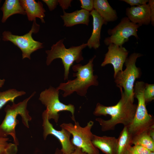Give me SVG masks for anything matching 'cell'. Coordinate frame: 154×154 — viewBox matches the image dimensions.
<instances>
[{
  "mask_svg": "<svg viewBox=\"0 0 154 154\" xmlns=\"http://www.w3.org/2000/svg\"><path fill=\"white\" fill-rule=\"evenodd\" d=\"M3 15L1 22L4 23L11 16L16 14L26 15V12L18 0H6L1 8Z\"/></svg>",
  "mask_w": 154,
  "mask_h": 154,
  "instance_id": "19",
  "label": "cell"
},
{
  "mask_svg": "<svg viewBox=\"0 0 154 154\" xmlns=\"http://www.w3.org/2000/svg\"><path fill=\"white\" fill-rule=\"evenodd\" d=\"M5 80L4 79H0V88L1 87L3 86L5 83Z\"/></svg>",
  "mask_w": 154,
  "mask_h": 154,
  "instance_id": "34",
  "label": "cell"
},
{
  "mask_svg": "<svg viewBox=\"0 0 154 154\" xmlns=\"http://www.w3.org/2000/svg\"><path fill=\"white\" fill-rule=\"evenodd\" d=\"M150 150L142 146L134 145L131 146L129 151V154H149Z\"/></svg>",
  "mask_w": 154,
  "mask_h": 154,
  "instance_id": "25",
  "label": "cell"
},
{
  "mask_svg": "<svg viewBox=\"0 0 154 154\" xmlns=\"http://www.w3.org/2000/svg\"><path fill=\"white\" fill-rule=\"evenodd\" d=\"M132 136L129 132L128 126H124L118 137L116 154H129L132 146Z\"/></svg>",
  "mask_w": 154,
  "mask_h": 154,
  "instance_id": "20",
  "label": "cell"
},
{
  "mask_svg": "<svg viewBox=\"0 0 154 154\" xmlns=\"http://www.w3.org/2000/svg\"><path fill=\"white\" fill-rule=\"evenodd\" d=\"M147 132L149 136L154 141V125H152L148 129Z\"/></svg>",
  "mask_w": 154,
  "mask_h": 154,
  "instance_id": "31",
  "label": "cell"
},
{
  "mask_svg": "<svg viewBox=\"0 0 154 154\" xmlns=\"http://www.w3.org/2000/svg\"><path fill=\"white\" fill-rule=\"evenodd\" d=\"M94 9L107 24L117 18L116 12L111 6L107 0H94Z\"/></svg>",
  "mask_w": 154,
  "mask_h": 154,
  "instance_id": "18",
  "label": "cell"
},
{
  "mask_svg": "<svg viewBox=\"0 0 154 154\" xmlns=\"http://www.w3.org/2000/svg\"><path fill=\"white\" fill-rule=\"evenodd\" d=\"M20 3L25 10L28 19L31 21L40 18L42 23H45L44 17L46 11L40 1L37 2L35 0H20Z\"/></svg>",
  "mask_w": 154,
  "mask_h": 154,
  "instance_id": "14",
  "label": "cell"
},
{
  "mask_svg": "<svg viewBox=\"0 0 154 154\" xmlns=\"http://www.w3.org/2000/svg\"><path fill=\"white\" fill-rule=\"evenodd\" d=\"M94 124V121H90L85 127H82L78 122L76 121L74 124L71 123H63L60 126L66 129L72 135L71 141L76 147L81 149L87 154H101L92 142L94 134L91 129Z\"/></svg>",
  "mask_w": 154,
  "mask_h": 154,
  "instance_id": "6",
  "label": "cell"
},
{
  "mask_svg": "<svg viewBox=\"0 0 154 154\" xmlns=\"http://www.w3.org/2000/svg\"><path fill=\"white\" fill-rule=\"evenodd\" d=\"M96 57L95 55L85 65L78 64L72 66V69L76 72L73 74V76L76 77V78L68 80L66 83H61L56 88L58 90L64 92L62 94L63 97H66L74 92L80 96H84L89 87L98 85V77L93 74V62Z\"/></svg>",
  "mask_w": 154,
  "mask_h": 154,
  "instance_id": "2",
  "label": "cell"
},
{
  "mask_svg": "<svg viewBox=\"0 0 154 154\" xmlns=\"http://www.w3.org/2000/svg\"><path fill=\"white\" fill-rule=\"evenodd\" d=\"M42 1L46 4L50 11L54 10L58 4L57 0H42Z\"/></svg>",
  "mask_w": 154,
  "mask_h": 154,
  "instance_id": "28",
  "label": "cell"
},
{
  "mask_svg": "<svg viewBox=\"0 0 154 154\" xmlns=\"http://www.w3.org/2000/svg\"><path fill=\"white\" fill-rule=\"evenodd\" d=\"M141 26L131 22L127 17H124L114 28L109 29L108 33L110 36L105 38L104 43L106 45L113 44L120 46L127 42L131 36L137 39V31Z\"/></svg>",
  "mask_w": 154,
  "mask_h": 154,
  "instance_id": "10",
  "label": "cell"
},
{
  "mask_svg": "<svg viewBox=\"0 0 154 154\" xmlns=\"http://www.w3.org/2000/svg\"><path fill=\"white\" fill-rule=\"evenodd\" d=\"M25 94V92L23 91H19L15 89H10L3 92H0V109L8 102L11 101L13 103L16 98Z\"/></svg>",
  "mask_w": 154,
  "mask_h": 154,
  "instance_id": "22",
  "label": "cell"
},
{
  "mask_svg": "<svg viewBox=\"0 0 154 154\" xmlns=\"http://www.w3.org/2000/svg\"><path fill=\"white\" fill-rule=\"evenodd\" d=\"M35 93L36 92H34L29 97L17 104L13 103L11 106H6L5 109V116L0 125V137H6L10 135L13 138L14 143L17 145H19L15 129L16 125L19 123L17 117L20 115L24 125L27 128L29 127V122L31 121L32 117L27 109V103Z\"/></svg>",
  "mask_w": 154,
  "mask_h": 154,
  "instance_id": "3",
  "label": "cell"
},
{
  "mask_svg": "<svg viewBox=\"0 0 154 154\" xmlns=\"http://www.w3.org/2000/svg\"><path fill=\"white\" fill-rule=\"evenodd\" d=\"M64 39H61L53 44L50 50L46 51L47 55L46 64H50L54 59L60 58L63 65L64 72V80L68 78L69 70L74 62L79 63L83 60L82 50L87 46L86 43H83L77 46H72L66 48L63 43Z\"/></svg>",
  "mask_w": 154,
  "mask_h": 154,
  "instance_id": "4",
  "label": "cell"
},
{
  "mask_svg": "<svg viewBox=\"0 0 154 154\" xmlns=\"http://www.w3.org/2000/svg\"><path fill=\"white\" fill-rule=\"evenodd\" d=\"M1 0H0V3H1Z\"/></svg>",
  "mask_w": 154,
  "mask_h": 154,
  "instance_id": "36",
  "label": "cell"
},
{
  "mask_svg": "<svg viewBox=\"0 0 154 154\" xmlns=\"http://www.w3.org/2000/svg\"><path fill=\"white\" fill-rule=\"evenodd\" d=\"M58 4L63 11L68 9L69 7H71L72 0H58Z\"/></svg>",
  "mask_w": 154,
  "mask_h": 154,
  "instance_id": "30",
  "label": "cell"
},
{
  "mask_svg": "<svg viewBox=\"0 0 154 154\" xmlns=\"http://www.w3.org/2000/svg\"><path fill=\"white\" fill-rule=\"evenodd\" d=\"M39 28L40 25L35 20L31 29L27 33L19 36L13 35L9 31H5L2 34V40L10 41L19 47L22 52L23 59L27 58L31 59V55L33 52L43 47L42 43L35 40L32 37V33H37Z\"/></svg>",
  "mask_w": 154,
  "mask_h": 154,
  "instance_id": "9",
  "label": "cell"
},
{
  "mask_svg": "<svg viewBox=\"0 0 154 154\" xmlns=\"http://www.w3.org/2000/svg\"><path fill=\"white\" fill-rule=\"evenodd\" d=\"M146 83L143 81H137L134 86V98L138 100V104L133 119L128 126V131L132 136L147 131L154 125L153 117L148 112L146 108L143 92Z\"/></svg>",
  "mask_w": 154,
  "mask_h": 154,
  "instance_id": "5",
  "label": "cell"
},
{
  "mask_svg": "<svg viewBox=\"0 0 154 154\" xmlns=\"http://www.w3.org/2000/svg\"><path fill=\"white\" fill-rule=\"evenodd\" d=\"M121 97L117 103L111 106H106L98 103L93 114L96 116L108 115L110 119L105 120L101 118H97L96 120L101 126L103 131L114 130L117 124H121L124 126H128L131 122L136 111L137 105L133 104L125 94L123 88L119 87Z\"/></svg>",
  "mask_w": 154,
  "mask_h": 154,
  "instance_id": "1",
  "label": "cell"
},
{
  "mask_svg": "<svg viewBox=\"0 0 154 154\" xmlns=\"http://www.w3.org/2000/svg\"><path fill=\"white\" fill-rule=\"evenodd\" d=\"M149 154H154V152H151Z\"/></svg>",
  "mask_w": 154,
  "mask_h": 154,
  "instance_id": "35",
  "label": "cell"
},
{
  "mask_svg": "<svg viewBox=\"0 0 154 154\" xmlns=\"http://www.w3.org/2000/svg\"><path fill=\"white\" fill-rule=\"evenodd\" d=\"M150 11V20L151 24L154 25V0H149L148 2Z\"/></svg>",
  "mask_w": 154,
  "mask_h": 154,
  "instance_id": "29",
  "label": "cell"
},
{
  "mask_svg": "<svg viewBox=\"0 0 154 154\" xmlns=\"http://www.w3.org/2000/svg\"><path fill=\"white\" fill-rule=\"evenodd\" d=\"M59 90L50 86L40 93L39 100L46 107L48 118L53 119L57 123L59 117L58 113L64 111H68L72 114L71 118L76 122L74 113L75 108L71 104H65L60 101L59 98Z\"/></svg>",
  "mask_w": 154,
  "mask_h": 154,
  "instance_id": "8",
  "label": "cell"
},
{
  "mask_svg": "<svg viewBox=\"0 0 154 154\" xmlns=\"http://www.w3.org/2000/svg\"><path fill=\"white\" fill-rule=\"evenodd\" d=\"M81 7L82 9L86 10L89 12L94 9V0H80Z\"/></svg>",
  "mask_w": 154,
  "mask_h": 154,
  "instance_id": "26",
  "label": "cell"
},
{
  "mask_svg": "<svg viewBox=\"0 0 154 154\" xmlns=\"http://www.w3.org/2000/svg\"><path fill=\"white\" fill-rule=\"evenodd\" d=\"M42 118L44 139L46 140L48 135H53L60 142L62 146L61 150L64 154H70L72 152L76 147L71 141L70 133L64 128H62L60 130L55 129L49 121L46 110L42 113Z\"/></svg>",
  "mask_w": 154,
  "mask_h": 154,
  "instance_id": "11",
  "label": "cell"
},
{
  "mask_svg": "<svg viewBox=\"0 0 154 154\" xmlns=\"http://www.w3.org/2000/svg\"><path fill=\"white\" fill-rule=\"evenodd\" d=\"M9 138L0 137V154H16L17 145L15 143H8Z\"/></svg>",
  "mask_w": 154,
  "mask_h": 154,
  "instance_id": "23",
  "label": "cell"
},
{
  "mask_svg": "<svg viewBox=\"0 0 154 154\" xmlns=\"http://www.w3.org/2000/svg\"><path fill=\"white\" fill-rule=\"evenodd\" d=\"M141 55L139 53L132 54L125 62V69L118 72L114 77L117 86L123 88L125 95L133 102L135 82L137 79L140 78L141 73L140 68L136 66V62L137 58Z\"/></svg>",
  "mask_w": 154,
  "mask_h": 154,
  "instance_id": "7",
  "label": "cell"
},
{
  "mask_svg": "<svg viewBox=\"0 0 154 154\" xmlns=\"http://www.w3.org/2000/svg\"><path fill=\"white\" fill-rule=\"evenodd\" d=\"M132 145L142 146L151 151L154 152V141L149 135L147 131L132 137Z\"/></svg>",
  "mask_w": 154,
  "mask_h": 154,
  "instance_id": "21",
  "label": "cell"
},
{
  "mask_svg": "<svg viewBox=\"0 0 154 154\" xmlns=\"http://www.w3.org/2000/svg\"><path fill=\"white\" fill-rule=\"evenodd\" d=\"M90 14L93 18V29L91 35L86 44L89 48L96 49L100 45V40L102 26L106 23L95 9L90 12Z\"/></svg>",
  "mask_w": 154,
  "mask_h": 154,
  "instance_id": "15",
  "label": "cell"
},
{
  "mask_svg": "<svg viewBox=\"0 0 154 154\" xmlns=\"http://www.w3.org/2000/svg\"><path fill=\"white\" fill-rule=\"evenodd\" d=\"M63 12V15L60 17L63 21L64 26L71 27L80 24L87 26L89 25L90 12L82 9L70 13H67L64 11Z\"/></svg>",
  "mask_w": 154,
  "mask_h": 154,
  "instance_id": "16",
  "label": "cell"
},
{
  "mask_svg": "<svg viewBox=\"0 0 154 154\" xmlns=\"http://www.w3.org/2000/svg\"><path fill=\"white\" fill-rule=\"evenodd\" d=\"M54 154H64L61 149L57 148L55 151Z\"/></svg>",
  "mask_w": 154,
  "mask_h": 154,
  "instance_id": "33",
  "label": "cell"
},
{
  "mask_svg": "<svg viewBox=\"0 0 154 154\" xmlns=\"http://www.w3.org/2000/svg\"><path fill=\"white\" fill-rule=\"evenodd\" d=\"M117 139L114 137L100 136L94 134L92 142L94 146L106 154H116Z\"/></svg>",
  "mask_w": 154,
  "mask_h": 154,
  "instance_id": "17",
  "label": "cell"
},
{
  "mask_svg": "<svg viewBox=\"0 0 154 154\" xmlns=\"http://www.w3.org/2000/svg\"><path fill=\"white\" fill-rule=\"evenodd\" d=\"M108 52L101 66H104L108 64L113 66L114 77L119 72L122 71L124 63L127 58L129 52L122 46H118L113 44H109Z\"/></svg>",
  "mask_w": 154,
  "mask_h": 154,
  "instance_id": "12",
  "label": "cell"
},
{
  "mask_svg": "<svg viewBox=\"0 0 154 154\" xmlns=\"http://www.w3.org/2000/svg\"><path fill=\"white\" fill-rule=\"evenodd\" d=\"M126 14L130 21L141 26L151 23L149 6L148 3L138 6L127 7Z\"/></svg>",
  "mask_w": 154,
  "mask_h": 154,
  "instance_id": "13",
  "label": "cell"
},
{
  "mask_svg": "<svg viewBox=\"0 0 154 154\" xmlns=\"http://www.w3.org/2000/svg\"><path fill=\"white\" fill-rule=\"evenodd\" d=\"M143 95L146 104L151 102L154 99V85L146 83Z\"/></svg>",
  "mask_w": 154,
  "mask_h": 154,
  "instance_id": "24",
  "label": "cell"
},
{
  "mask_svg": "<svg viewBox=\"0 0 154 154\" xmlns=\"http://www.w3.org/2000/svg\"><path fill=\"white\" fill-rule=\"evenodd\" d=\"M122 1L125 2L129 4L131 7L137 6L146 4L149 2L148 0H122Z\"/></svg>",
  "mask_w": 154,
  "mask_h": 154,
  "instance_id": "27",
  "label": "cell"
},
{
  "mask_svg": "<svg viewBox=\"0 0 154 154\" xmlns=\"http://www.w3.org/2000/svg\"><path fill=\"white\" fill-rule=\"evenodd\" d=\"M70 154H87L83 151L80 148L76 147L74 151Z\"/></svg>",
  "mask_w": 154,
  "mask_h": 154,
  "instance_id": "32",
  "label": "cell"
}]
</instances>
